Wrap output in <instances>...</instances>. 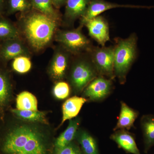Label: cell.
Masks as SVG:
<instances>
[{"mask_svg": "<svg viewBox=\"0 0 154 154\" xmlns=\"http://www.w3.org/2000/svg\"><path fill=\"white\" fill-rule=\"evenodd\" d=\"M7 154H48L44 135L33 127L22 125L6 136L2 147Z\"/></svg>", "mask_w": 154, "mask_h": 154, "instance_id": "obj_1", "label": "cell"}, {"mask_svg": "<svg viewBox=\"0 0 154 154\" xmlns=\"http://www.w3.org/2000/svg\"><path fill=\"white\" fill-rule=\"evenodd\" d=\"M88 54L87 57H78L71 69L70 82L76 93L84 91L93 80L99 75L89 53Z\"/></svg>", "mask_w": 154, "mask_h": 154, "instance_id": "obj_4", "label": "cell"}, {"mask_svg": "<svg viewBox=\"0 0 154 154\" xmlns=\"http://www.w3.org/2000/svg\"><path fill=\"white\" fill-rule=\"evenodd\" d=\"M67 0H51L53 5L56 9H59L65 5Z\"/></svg>", "mask_w": 154, "mask_h": 154, "instance_id": "obj_28", "label": "cell"}, {"mask_svg": "<svg viewBox=\"0 0 154 154\" xmlns=\"http://www.w3.org/2000/svg\"><path fill=\"white\" fill-rule=\"evenodd\" d=\"M32 9L56 21L60 19L59 13L53 5L51 0H30Z\"/></svg>", "mask_w": 154, "mask_h": 154, "instance_id": "obj_19", "label": "cell"}, {"mask_svg": "<svg viewBox=\"0 0 154 154\" xmlns=\"http://www.w3.org/2000/svg\"><path fill=\"white\" fill-rule=\"evenodd\" d=\"M5 9V0H0V15Z\"/></svg>", "mask_w": 154, "mask_h": 154, "instance_id": "obj_29", "label": "cell"}, {"mask_svg": "<svg viewBox=\"0 0 154 154\" xmlns=\"http://www.w3.org/2000/svg\"><path fill=\"white\" fill-rule=\"evenodd\" d=\"M19 37V30L7 19H0V39L5 40Z\"/></svg>", "mask_w": 154, "mask_h": 154, "instance_id": "obj_22", "label": "cell"}, {"mask_svg": "<svg viewBox=\"0 0 154 154\" xmlns=\"http://www.w3.org/2000/svg\"><path fill=\"white\" fill-rule=\"evenodd\" d=\"M151 9L154 6H143L133 5H119L109 2L105 0H91L85 14L81 18V25L83 26L89 20L97 17L100 14L110 9L116 8Z\"/></svg>", "mask_w": 154, "mask_h": 154, "instance_id": "obj_7", "label": "cell"}, {"mask_svg": "<svg viewBox=\"0 0 154 154\" xmlns=\"http://www.w3.org/2000/svg\"><path fill=\"white\" fill-rule=\"evenodd\" d=\"M80 123V119L79 118L69 120L68 126L66 129L56 140L54 143L55 148L63 147L72 142L75 138Z\"/></svg>", "mask_w": 154, "mask_h": 154, "instance_id": "obj_17", "label": "cell"}, {"mask_svg": "<svg viewBox=\"0 0 154 154\" xmlns=\"http://www.w3.org/2000/svg\"><path fill=\"white\" fill-rule=\"evenodd\" d=\"M88 52L99 75L114 79V46H92Z\"/></svg>", "mask_w": 154, "mask_h": 154, "instance_id": "obj_6", "label": "cell"}, {"mask_svg": "<svg viewBox=\"0 0 154 154\" xmlns=\"http://www.w3.org/2000/svg\"><path fill=\"white\" fill-rule=\"evenodd\" d=\"M24 14L21 20L22 33L33 49H42L51 41L58 21L35 10Z\"/></svg>", "mask_w": 154, "mask_h": 154, "instance_id": "obj_2", "label": "cell"}, {"mask_svg": "<svg viewBox=\"0 0 154 154\" xmlns=\"http://www.w3.org/2000/svg\"><path fill=\"white\" fill-rule=\"evenodd\" d=\"M55 154H84L81 149L74 143L61 148H55Z\"/></svg>", "mask_w": 154, "mask_h": 154, "instance_id": "obj_27", "label": "cell"}, {"mask_svg": "<svg viewBox=\"0 0 154 154\" xmlns=\"http://www.w3.org/2000/svg\"><path fill=\"white\" fill-rule=\"evenodd\" d=\"M89 35L101 46H105L110 40L109 27L106 19L102 16H97L85 24Z\"/></svg>", "mask_w": 154, "mask_h": 154, "instance_id": "obj_9", "label": "cell"}, {"mask_svg": "<svg viewBox=\"0 0 154 154\" xmlns=\"http://www.w3.org/2000/svg\"><path fill=\"white\" fill-rule=\"evenodd\" d=\"M12 112L17 117L25 121L48 124L44 112L38 110H19L17 109H13Z\"/></svg>", "mask_w": 154, "mask_h": 154, "instance_id": "obj_21", "label": "cell"}, {"mask_svg": "<svg viewBox=\"0 0 154 154\" xmlns=\"http://www.w3.org/2000/svg\"><path fill=\"white\" fill-rule=\"evenodd\" d=\"M12 68L15 71L20 74H24L30 70L32 63L27 56H21L13 60Z\"/></svg>", "mask_w": 154, "mask_h": 154, "instance_id": "obj_25", "label": "cell"}, {"mask_svg": "<svg viewBox=\"0 0 154 154\" xmlns=\"http://www.w3.org/2000/svg\"><path fill=\"white\" fill-rule=\"evenodd\" d=\"M120 148L128 153L141 154L133 135L125 130L116 131L110 137Z\"/></svg>", "mask_w": 154, "mask_h": 154, "instance_id": "obj_12", "label": "cell"}, {"mask_svg": "<svg viewBox=\"0 0 154 154\" xmlns=\"http://www.w3.org/2000/svg\"><path fill=\"white\" fill-rule=\"evenodd\" d=\"M139 112L128 106L124 102H121V108L118 121L114 127V131L118 130L128 131L134 126Z\"/></svg>", "mask_w": 154, "mask_h": 154, "instance_id": "obj_13", "label": "cell"}, {"mask_svg": "<svg viewBox=\"0 0 154 154\" xmlns=\"http://www.w3.org/2000/svg\"><path fill=\"white\" fill-rule=\"evenodd\" d=\"M140 125L143 134L144 151L147 153L154 146V115L143 116L141 118Z\"/></svg>", "mask_w": 154, "mask_h": 154, "instance_id": "obj_16", "label": "cell"}, {"mask_svg": "<svg viewBox=\"0 0 154 154\" xmlns=\"http://www.w3.org/2000/svg\"><path fill=\"white\" fill-rule=\"evenodd\" d=\"M91 0H67L65 4L64 18L67 23H72L82 18Z\"/></svg>", "mask_w": 154, "mask_h": 154, "instance_id": "obj_14", "label": "cell"}, {"mask_svg": "<svg viewBox=\"0 0 154 154\" xmlns=\"http://www.w3.org/2000/svg\"><path fill=\"white\" fill-rule=\"evenodd\" d=\"M17 109L19 110H38V102L35 96L28 91H24L17 96Z\"/></svg>", "mask_w": 154, "mask_h": 154, "instance_id": "obj_20", "label": "cell"}, {"mask_svg": "<svg viewBox=\"0 0 154 154\" xmlns=\"http://www.w3.org/2000/svg\"><path fill=\"white\" fill-rule=\"evenodd\" d=\"M28 54V49L19 38L5 40L0 48V57L6 61Z\"/></svg>", "mask_w": 154, "mask_h": 154, "instance_id": "obj_11", "label": "cell"}, {"mask_svg": "<svg viewBox=\"0 0 154 154\" xmlns=\"http://www.w3.org/2000/svg\"><path fill=\"white\" fill-rule=\"evenodd\" d=\"M11 94V85L5 74L0 71V107L8 102Z\"/></svg>", "mask_w": 154, "mask_h": 154, "instance_id": "obj_24", "label": "cell"}, {"mask_svg": "<svg viewBox=\"0 0 154 154\" xmlns=\"http://www.w3.org/2000/svg\"><path fill=\"white\" fill-rule=\"evenodd\" d=\"M5 8L8 14H12L26 13L32 8L30 0H5Z\"/></svg>", "mask_w": 154, "mask_h": 154, "instance_id": "obj_23", "label": "cell"}, {"mask_svg": "<svg viewBox=\"0 0 154 154\" xmlns=\"http://www.w3.org/2000/svg\"><path fill=\"white\" fill-rule=\"evenodd\" d=\"M112 88V80L99 75L86 87L83 94L91 101L99 102L110 95Z\"/></svg>", "mask_w": 154, "mask_h": 154, "instance_id": "obj_8", "label": "cell"}, {"mask_svg": "<svg viewBox=\"0 0 154 154\" xmlns=\"http://www.w3.org/2000/svg\"><path fill=\"white\" fill-rule=\"evenodd\" d=\"M88 102L84 97L75 96L69 98L62 106L63 117L60 125L67 120H70L77 116L83 105Z\"/></svg>", "mask_w": 154, "mask_h": 154, "instance_id": "obj_15", "label": "cell"}, {"mask_svg": "<svg viewBox=\"0 0 154 154\" xmlns=\"http://www.w3.org/2000/svg\"><path fill=\"white\" fill-rule=\"evenodd\" d=\"M136 34L133 33L128 38H115L114 46V72L115 78L124 85L130 69L138 54Z\"/></svg>", "mask_w": 154, "mask_h": 154, "instance_id": "obj_3", "label": "cell"}, {"mask_svg": "<svg viewBox=\"0 0 154 154\" xmlns=\"http://www.w3.org/2000/svg\"><path fill=\"white\" fill-rule=\"evenodd\" d=\"M82 27L80 25L74 30L59 31L56 39L71 54H78L83 51L88 52L92 46L91 41L82 32Z\"/></svg>", "mask_w": 154, "mask_h": 154, "instance_id": "obj_5", "label": "cell"}, {"mask_svg": "<svg viewBox=\"0 0 154 154\" xmlns=\"http://www.w3.org/2000/svg\"><path fill=\"white\" fill-rule=\"evenodd\" d=\"M70 88L68 83L60 82L56 84L53 89V94L59 99H66L69 95Z\"/></svg>", "mask_w": 154, "mask_h": 154, "instance_id": "obj_26", "label": "cell"}, {"mask_svg": "<svg viewBox=\"0 0 154 154\" xmlns=\"http://www.w3.org/2000/svg\"><path fill=\"white\" fill-rule=\"evenodd\" d=\"M70 54V53L64 48L56 51L51 60L49 68L50 75L53 79L60 80L65 76Z\"/></svg>", "mask_w": 154, "mask_h": 154, "instance_id": "obj_10", "label": "cell"}, {"mask_svg": "<svg viewBox=\"0 0 154 154\" xmlns=\"http://www.w3.org/2000/svg\"><path fill=\"white\" fill-rule=\"evenodd\" d=\"M75 138L81 146L84 154H99L97 142L89 133L86 131H77Z\"/></svg>", "mask_w": 154, "mask_h": 154, "instance_id": "obj_18", "label": "cell"}]
</instances>
